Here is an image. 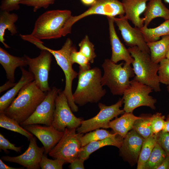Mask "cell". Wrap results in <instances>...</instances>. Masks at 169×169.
Masks as SVG:
<instances>
[{
	"label": "cell",
	"mask_w": 169,
	"mask_h": 169,
	"mask_svg": "<svg viewBox=\"0 0 169 169\" xmlns=\"http://www.w3.org/2000/svg\"><path fill=\"white\" fill-rule=\"evenodd\" d=\"M72 16L68 10L48 11L40 15L30 35L39 40L59 38L70 33L68 22Z\"/></svg>",
	"instance_id": "cell-1"
},
{
	"label": "cell",
	"mask_w": 169,
	"mask_h": 169,
	"mask_svg": "<svg viewBox=\"0 0 169 169\" xmlns=\"http://www.w3.org/2000/svg\"><path fill=\"white\" fill-rule=\"evenodd\" d=\"M46 94L39 88L34 80L22 88L3 113L20 124L34 112Z\"/></svg>",
	"instance_id": "cell-2"
},
{
	"label": "cell",
	"mask_w": 169,
	"mask_h": 169,
	"mask_svg": "<svg viewBox=\"0 0 169 169\" xmlns=\"http://www.w3.org/2000/svg\"><path fill=\"white\" fill-rule=\"evenodd\" d=\"M27 41L40 49L47 50L54 57L57 64L63 70L65 76V85L63 91L72 111L77 112L78 108L73 100L72 84L73 80L78 75V73L72 68L73 64L71 59V54L74 46L72 40L70 38H67L62 48L58 50L52 49L45 46L41 41L37 40L31 36L27 38Z\"/></svg>",
	"instance_id": "cell-3"
},
{
	"label": "cell",
	"mask_w": 169,
	"mask_h": 169,
	"mask_svg": "<svg viewBox=\"0 0 169 169\" xmlns=\"http://www.w3.org/2000/svg\"><path fill=\"white\" fill-rule=\"evenodd\" d=\"M78 76L77 86L73 94L76 104L82 106L88 103H97L105 95L106 91L101 84L102 76L99 68L79 69Z\"/></svg>",
	"instance_id": "cell-4"
},
{
	"label": "cell",
	"mask_w": 169,
	"mask_h": 169,
	"mask_svg": "<svg viewBox=\"0 0 169 169\" xmlns=\"http://www.w3.org/2000/svg\"><path fill=\"white\" fill-rule=\"evenodd\" d=\"M128 49L134 59L131 64L135 74L133 79L150 86L156 92L160 91L157 74L159 63L154 62L149 54L136 46L129 47Z\"/></svg>",
	"instance_id": "cell-5"
},
{
	"label": "cell",
	"mask_w": 169,
	"mask_h": 169,
	"mask_svg": "<svg viewBox=\"0 0 169 169\" xmlns=\"http://www.w3.org/2000/svg\"><path fill=\"white\" fill-rule=\"evenodd\" d=\"M102 67L104 70L101 81L102 86H107L114 95H123L130 85V79L135 76L131 64L126 62L117 64L107 59Z\"/></svg>",
	"instance_id": "cell-6"
},
{
	"label": "cell",
	"mask_w": 169,
	"mask_h": 169,
	"mask_svg": "<svg viewBox=\"0 0 169 169\" xmlns=\"http://www.w3.org/2000/svg\"><path fill=\"white\" fill-rule=\"evenodd\" d=\"M153 90L150 86L134 79L131 80L129 86L123 95L125 112L132 113L135 109L141 106L155 110L156 100L149 95Z\"/></svg>",
	"instance_id": "cell-7"
},
{
	"label": "cell",
	"mask_w": 169,
	"mask_h": 169,
	"mask_svg": "<svg viewBox=\"0 0 169 169\" xmlns=\"http://www.w3.org/2000/svg\"><path fill=\"white\" fill-rule=\"evenodd\" d=\"M76 129L66 128L62 138L49 151V155L65 163H70L79 158L82 147L81 138L83 134L76 133Z\"/></svg>",
	"instance_id": "cell-8"
},
{
	"label": "cell",
	"mask_w": 169,
	"mask_h": 169,
	"mask_svg": "<svg viewBox=\"0 0 169 169\" xmlns=\"http://www.w3.org/2000/svg\"><path fill=\"white\" fill-rule=\"evenodd\" d=\"M123 103L122 98L120 99L115 104L109 106L99 103V112L90 119L82 120L80 125L76 128L77 132L84 134L101 128H108V124L111 120L125 113L123 109H120Z\"/></svg>",
	"instance_id": "cell-9"
},
{
	"label": "cell",
	"mask_w": 169,
	"mask_h": 169,
	"mask_svg": "<svg viewBox=\"0 0 169 169\" xmlns=\"http://www.w3.org/2000/svg\"><path fill=\"white\" fill-rule=\"evenodd\" d=\"M41 50L39 55L36 57L32 58L24 56L29 71L33 74L36 84L42 90L47 93L51 89L48 79L52 55L47 50Z\"/></svg>",
	"instance_id": "cell-10"
},
{
	"label": "cell",
	"mask_w": 169,
	"mask_h": 169,
	"mask_svg": "<svg viewBox=\"0 0 169 169\" xmlns=\"http://www.w3.org/2000/svg\"><path fill=\"white\" fill-rule=\"evenodd\" d=\"M82 120L75 116L63 91L58 93L55 101V108L52 125L58 131L64 132L66 128L76 129Z\"/></svg>",
	"instance_id": "cell-11"
},
{
	"label": "cell",
	"mask_w": 169,
	"mask_h": 169,
	"mask_svg": "<svg viewBox=\"0 0 169 169\" xmlns=\"http://www.w3.org/2000/svg\"><path fill=\"white\" fill-rule=\"evenodd\" d=\"M60 90L53 87L47 92L43 100L34 112L25 121L20 124L22 127L32 124L52 125L55 108V101Z\"/></svg>",
	"instance_id": "cell-12"
},
{
	"label": "cell",
	"mask_w": 169,
	"mask_h": 169,
	"mask_svg": "<svg viewBox=\"0 0 169 169\" xmlns=\"http://www.w3.org/2000/svg\"><path fill=\"white\" fill-rule=\"evenodd\" d=\"M93 14L102 15L107 17H119L125 15V11L121 2L118 0H96L86 11L75 16H72L68 22V27L71 31L72 27L80 19Z\"/></svg>",
	"instance_id": "cell-13"
},
{
	"label": "cell",
	"mask_w": 169,
	"mask_h": 169,
	"mask_svg": "<svg viewBox=\"0 0 169 169\" xmlns=\"http://www.w3.org/2000/svg\"><path fill=\"white\" fill-rule=\"evenodd\" d=\"M113 18L126 45L129 47L136 46L141 51L150 54V49L140 28L132 27L124 15Z\"/></svg>",
	"instance_id": "cell-14"
},
{
	"label": "cell",
	"mask_w": 169,
	"mask_h": 169,
	"mask_svg": "<svg viewBox=\"0 0 169 169\" xmlns=\"http://www.w3.org/2000/svg\"><path fill=\"white\" fill-rule=\"evenodd\" d=\"M29 141L28 149L22 154L13 157L3 156L1 159L5 161L18 164L28 169H40V163L45 152L44 148L38 146L35 137H33Z\"/></svg>",
	"instance_id": "cell-15"
},
{
	"label": "cell",
	"mask_w": 169,
	"mask_h": 169,
	"mask_svg": "<svg viewBox=\"0 0 169 169\" xmlns=\"http://www.w3.org/2000/svg\"><path fill=\"white\" fill-rule=\"evenodd\" d=\"M23 127L40 141L44 148L46 154L49 153L57 144L64 134V132L58 131L52 125L43 126L34 124Z\"/></svg>",
	"instance_id": "cell-16"
},
{
	"label": "cell",
	"mask_w": 169,
	"mask_h": 169,
	"mask_svg": "<svg viewBox=\"0 0 169 169\" xmlns=\"http://www.w3.org/2000/svg\"><path fill=\"white\" fill-rule=\"evenodd\" d=\"M145 140L134 130L130 131L119 148L122 156L130 163L137 162Z\"/></svg>",
	"instance_id": "cell-17"
},
{
	"label": "cell",
	"mask_w": 169,
	"mask_h": 169,
	"mask_svg": "<svg viewBox=\"0 0 169 169\" xmlns=\"http://www.w3.org/2000/svg\"><path fill=\"white\" fill-rule=\"evenodd\" d=\"M109 23V30L112 54L110 60L115 63L124 60L131 64L134 59L127 49L120 41L115 30L113 17H107Z\"/></svg>",
	"instance_id": "cell-18"
},
{
	"label": "cell",
	"mask_w": 169,
	"mask_h": 169,
	"mask_svg": "<svg viewBox=\"0 0 169 169\" xmlns=\"http://www.w3.org/2000/svg\"><path fill=\"white\" fill-rule=\"evenodd\" d=\"M149 0H122L125 17L135 27L141 28L144 25V19L141 17L144 13L147 2Z\"/></svg>",
	"instance_id": "cell-19"
},
{
	"label": "cell",
	"mask_w": 169,
	"mask_h": 169,
	"mask_svg": "<svg viewBox=\"0 0 169 169\" xmlns=\"http://www.w3.org/2000/svg\"><path fill=\"white\" fill-rule=\"evenodd\" d=\"M21 76L15 84L0 98V113H3L10 106L22 88L34 80L33 74L23 67H20Z\"/></svg>",
	"instance_id": "cell-20"
},
{
	"label": "cell",
	"mask_w": 169,
	"mask_h": 169,
	"mask_svg": "<svg viewBox=\"0 0 169 169\" xmlns=\"http://www.w3.org/2000/svg\"><path fill=\"white\" fill-rule=\"evenodd\" d=\"M0 63L5 71L7 78L13 82L15 81L14 73L16 69L27 65L24 55L22 57L13 56L1 47Z\"/></svg>",
	"instance_id": "cell-21"
},
{
	"label": "cell",
	"mask_w": 169,
	"mask_h": 169,
	"mask_svg": "<svg viewBox=\"0 0 169 169\" xmlns=\"http://www.w3.org/2000/svg\"><path fill=\"white\" fill-rule=\"evenodd\" d=\"M123 139L119 135H117L114 136L91 142L81 147L79 158L85 161L94 152L106 146H114L120 148L122 144Z\"/></svg>",
	"instance_id": "cell-22"
},
{
	"label": "cell",
	"mask_w": 169,
	"mask_h": 169,
	"mask_svg": "<svg viewBox=\"0 0 169 169\" xmlns=\"http://www.w3.org/2000/svg\"><path fill=\"white\" fill-rule=\"evenodd\" d=\"M141 117L135 115L132 113L125 112L120 117L110 121L108 128H111L114 133L124 138L128 133L133 129L135 121Z\"/></svg>",
	"instance_id": "cell-23"
},
{
	"label": "cell",
	"mask_w": 169,
	"mask_h": 169,
	"mask_svg": "<svg viewBox=\"0 0 169 169\" xmlns=\"http://www.w3.org/2000/svg\"><path fill=\"white\" fill-rule=\"evenodd\" d=\"M144 13V26L147 27L151 21L158 17L165 20L169 19V9L161 0H149Z\"/></svg>",
	"instance_id": "cell-24"
},
{
	"label": "cell",
	"mask_w": 169,
	"mask_h": 169,
	"mask_svg": "<svg viewBox=\"0 0 169 169\" xmlns=\"http://www.w3.org/2000/svg\"><path fill=\"white\" fill-rule=\"evenodd\" d=\"M18 19V16L16 14L10 13V12L5 11H0V41L6 48H10V47L5 43V31L8 29L12 35L17 34V28L14 23Z\"/></svg>",
	"instance_id": "cell-25"
},
{
	"label": "cell",
	"mask_w": 169,
	"mask_h": 169,
	"mask_svg": "<svg viewBox=\"0 0 169 169\" xmlns=\"http://www.w3.org/2000/svg\"><path fill=\"white\" fill-rule=\"evenodd\" d=\"M147 44L150 49L151 59L154 62L159 64L166 58L169 49V35L162 36L160 40L148 42Z\"/></svg>",
	"instance_id": "cell-26"
},
{
	"label": "cell",
	"mask_w": 169,
	"mask_h": 169,
	"mask_svg": "<svg viewBox=\"0 0 169 169\" xmlns=\"http://www.w3.org/2000/svg\"><path fill=\"white\" fill-rule=\"evenodd\" d=\"M140 29L146 43L156 41L160 37L169 35V19L165 20L155 28H149L143 26Z\"/></svg>",
	"instance_id": "cell-27"
},
{
	"label": "cell",
	"mask_w": 169,
	"mask_h": 169,
	"mask_svg": "<svg viewBox=\"0 0 169 169\" xmlns=\"http://www.w3.org/2000/svg\"><path fill=\"white\" fill-rule=\"evenodd\" d=\"M0 126L7 130L19 133L30 139L33 137V134L22 126L14 119L0 113Z\"/></svg>",
	"instance_id": "cell-28"
},
{
	"label": "cell",
	"mask_w": 169,
	"mask_h": 169,
	"mask_svg": "<svg viewBox=\"0 0 169 169\" xmlns=\"http://www.w3.org/2000/svg\"><path fill=\"white\" fill-rule=\"evenodd\" d=\"M156 143V135L152 134L145 139L137 162V169H144L145 165Z\"/></svg>",
	"instance_id": "cell-29"
},
{
	"label": "cell",
	"mask_w": 169,
	"mask_h": 169,
	"mask_svg": "<svg viewBox=\"0 0 169 169\" xmlns=\"http://www.w3.org/2000/svg\"><path fill=\"white\" fill-rule=\"evenodd\" d=\"M166 156L165 151L156 142L145 165L144 169H156Z\"/></svg>",
	"instance_id": "cell-30"
},
{
	"label": "cell",
	"mask_w": 169,
	"mask_h": 169,
	"mask_svg": "<svg viewBox=\"0 0 169 169\" xmlns=\"http://www.w3.org/2000/svg\"><path fill=\"white\" fill-rule=\"evenodd\" d=\"M117 135L115 133H111L109 131L104 129H98L95 130L93 131L87 132L82 136L81 138L82 147L86 146L91 142L114 136Z\"/></svg>",
	"instance_id": "cell-31"
},
{
	"label": "cell",
	"mask_w": 169,
	"mask_h": 169,
	"mask_svg": "<svg viewBox=\"0 0 169 169\" xmlns=\"http://www.w3.org/2000/svg\"><path fill=\"white\" fill-rule=\"evenodd\" d=\"M133 129L144 139L148 138L152 134L150 117H141L136 120L134 123Z\"/></svg>",
	"instance_id": "cell-32"
},
{
	"label": "cell",
	"mask_w": 169,
	"mask_h": 169,
	"mask_svg": "<svg viewBox=\"0 0 169 169\" xmlns=\"http://www.w3.org/2000/svg\"><path fill=\"white\" fill-rule=\"evenodd\" d=\"M79 51L88 59L90 63H93L96 55L94 45L90 41L87 35H86L79 43Z\"/></svg>",
	"instance_id": "cell-33"
},
{
	"label": "cell",
	"mask_w": 169,
	"mask_h": 169,
	"mask_svg": "<svg viewBox=\"0 0 169 169\" xmlns=\"http://www.w3.org/2000/svg\"><path fill=\"white\" fill-rule=\"evenodd\" d=\"M71 59L73 64L77 63L79 65V69L87 70L90 69V62L80 51H78L74 46L71 54Z\"/></svg>",
	"instance_id": "cell-34"
},
{
	"label": "cell",
	"mask_w": 169,
	"mask_h": 169,
	"mask_svg": "<svg viewBox=\"0 0 169 169\" xmlns=\"http://www.w3.org/2000/svg\"><path fill=\"white\" fill-rule=\"evenodd\" d=\"M165 116L159 112L150 117L152 134L157 135L163 130L165 126Z\"/></svg>",
	"instance_id": "cell-35"
},
{
	"label": "cell",
	"mask_w": 169,
	"mask_h": 169,
	"mask_svg": "<svg viewBox=\"0 0 169 169\" xmlns=\"http://www.w3.org/2000/svg\"><path fill=\"white\" fill-rule=\"evenodd\" d=\"M158 74L160 83L169 85V58H166L160 62Z\"/></svg>",
	"instance_id": "cell-36"
},
{
	"label": "cell",
	"mask_w": 169,
	"mask_h": 169,
	"mask_svg": "<svg viewBox=\"0 0 169 169\" xmlns=\"http://www.w3.org/2000/svg\"><path fill=\"white\" fill-rule=\"evenodd\" d=\"M65 163V161L59 159H50L43 155L40 163V166L42 169H62Z\"/></svg>",
	"instance_id": "cell-37"
},
{
	"label": "cell",
	"mask_w": 169,
	"mask_h": 169,
	"mask_svg": "<svg viewBox=\"0 0 169 169\" xmlns=\"http://www.w3.org/2000/svg\"><path fill=\"white\" fill-rule=\"evenodd\" d=\"M55 0H21L20 4L32 7L33 11L36 12L41 8H47L49 6L54 3Z\"/></svg>",
	"instance_id": "cell-38"
},
{
	"label": "cell",
	"mask_w": 169,
	"mask_h": 169,
	"mask_svg": "<svg viewBox=\"0 0 169 169\" xmlns=\"http://www.w3.org/2000/svg\"><path fill=\"white\" fill-rule=\"evenodd\" d=\"M156 136V142L169 156V132L161 131Z\"/></svg>",
	"instance_id": "cell-39"
},
{
	"label": "cell",
	"mask_w": 169,
	"mask_h": 169,
	"mask_svg": "<svg viewBox=\"0 0 169 169\" xmlns=\"http://www.w3.org/2000/svg\"><path fill=\"white\" fill-rule=\"evenodd\" d=\"M21 0H2L0 6V11L10 12L20 8L19 2Z\"/></svg>",
	"instance_id": "cell-40"
},
{
	"label": "cell",
	"mask_w": 169,
	"mask_h": 169,
	"mask_svg": "<svg viewBox=\"0 0 169 169\" xmlns=\"http://www.w3.org/2000/svg\"><path fill=\"white\" fill-rule=\"evenodd\" d=\"M22 146L17 147L14 144L10 142L1 133L0 134V149L7 153V149L14 151L17 152H20Z\"/></svg>",
	"instance_id": "cell-41"
},
{
	"label": "cell",
	"mask_w": 169,
	"mask_h": 169,
	"mask_svg": "<svg viewBox=\"0 0 169 169\" xmlns=\"http://www.w3.org/2000/svg\"><path fill=\"white\" fill-rule=\"evenodd\" d=\"M84 160L79 158H77L70 163L69 167L72 169H84Z\"/></svg>",
	"instance_id": "cell-42"
},
{
	"label": "cell",
	"mask_w": 169,
	"mask_h": 169,
	"mask_svg": "<svg viewBox=\"0 0 169 169\" xmlns=\"http://www.w3.org/2000/svg\"><path fill=\"white\" fill-rule=\"evenodd\" d=\"M156 169H169V156H166V158Z\"/></svg>",
	"instance_id": "cell-43"
},
{
	"label": "cell",
	"mask_w": 169,
	"mask_h": 169,
	"mask_svg": "<svg viewBox=\"0 0 169 169\" xmlns=\"http://www.w3.org/2000/svg\"><path fill=\"white\" fill-rule=\"evenodd\" d=\"M16 84V83L13 82L8 80L4 84L0 86V93H1L10 88H12Z\"/></svg>",
	"instance_id": "cell-44"
},
{
	"label": "cell",
	"mask_w": 169,
	"mask_h": 169,
	"mask_svg": "<svg viewBox=\"0 0 169 169\" xmlns=\"http://www.w3.org/2000/svg\"><path fill=\"white\" fill-rule=\"evenodd\" d=\"M22 167L15 168L5 164L2 161V159H0V169H22Z\"/></svg>",
	"instance_id": "cell-45"
},
{
	"label": "cell",
	"mask_w": 169,
	"mask_h": 169,
	"mask_svg": "<svg viewBox=\"0 0 169 169\" xmlns=\"http://www.w3.org/2000/svg\"><path fill=\"white\" fill-rule=\"evenodd\" d=\"M162 131L169 132V113L165 119V126L164 129Z\"/></svg>",
	"instance_id": "cell-46"
},
{
	"label": "cell",
	"mask_w": 169,
	"mask_h": 169,
	"mask_svg": "<svg viewBox=\"0 0 169 169\" xmlns=\"http://www.w3.org/2000/svg\"><path fill=\"white\" fill-rule=\"evenodd\" d=\"M84 4L86 5H91L96 0H81Z\"/></svg>",
	"instance_id": "cell-47"
},
{
	"label": "cell",
	"mask_w": 169,
	"mask_h": 169,
	"mask_svg": "<svg viewBox=\"0 0 169 169\" xmlns=\"http://www.w3.org/2000/svg\"><path fill=\"white\" fill-rule=\"evenodd\" d=\"M166 58H169V49L166 55Z\"/></svg>",
	"instance_id": "cell-48"
},
{
	"label": "cell",
	"mask_w": 169,
	"mask_h": 169,
	"mask_svg": "<svg viewBox=\"0 0 169 169\" xmlns=\"http://www.w3.org/2000/svg\"><path fill=\"white\" fill-rule=\"evenodd\" d=\"M164 1L168 4H169V0H164Z\"/></svg>",
	"instance_id": "cell-49"
},
{
	"label": "cell",
	"mask_w": 169,
	"mask_h": 169,
	"mask_svg": "<svg viewBox=\"0 0 169 169\" xmlns=\"http://www.w3.org/2000/svg\"><path fill=\"white\" fill-rule=\"evenodd\" d=\"M167 90L169 93V85H168L167 87Z\"/></svg>",
	"instance_id": "cell-50"
}]
</instances>
